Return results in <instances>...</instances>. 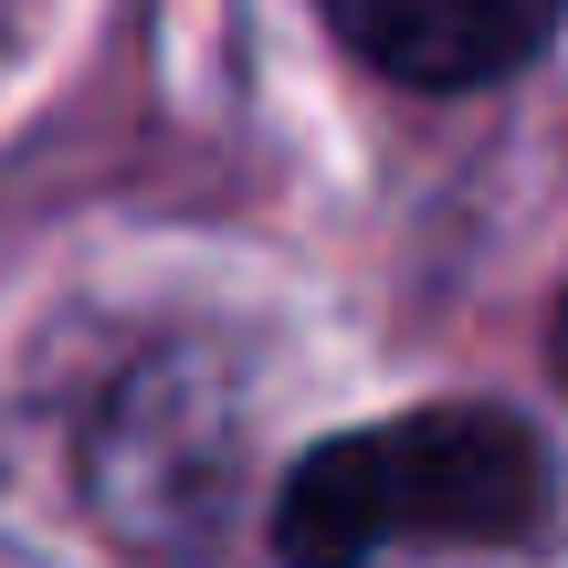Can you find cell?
<instances>
[{"instance_id":"1","label":"cell","mask_w":568,"mask_h":568,"mask_svg":"<svg viewBox=\"0 0 568 568\" xmlns=\"http://www.w3.org/2000/svg\"><path fill=\"white\" fill-rule=\"evenodd\" d=\"M548 516H558L548 443L516 410L443 400L295 453L264 537L284 568H379L400 548H527L548 537Z\"/></svg>"},{"instance_id":"2","label":"cell","mask_w":568,"mask_h":568,"mask_svg":"<svg viewBox=\"0 0 568 568\" xmlns=\"http://www.w3.org/2000/svg\"><path fill=\"white\" fill-rule=\"evenodd\" d=\"M316 11L368 74L410 95H474L548 53L568 0H316Z\"/></svg>"},{"instance_id":"3","label":"cell","mask_w":568,"mask_h":568,"mask_svg":"<svg viewBox=\"0 0 568 568\" xmlns=\"http://www.w3.org/2000/svg\"><path fill=\"white\" fill-rule=\"evenodd\" d=\"M548 368H558V389H568V295H558V316H548Z\"/></svg>"}]
</instances>
